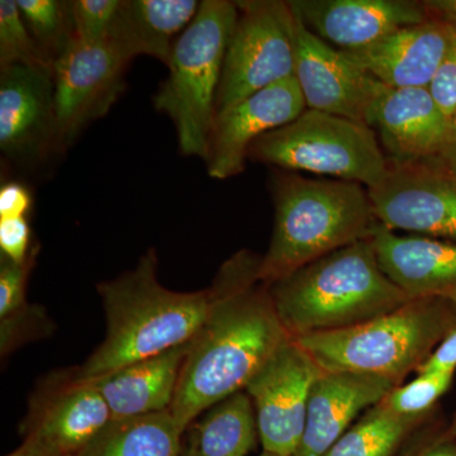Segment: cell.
I'll return each instance as SVG.
<instances>
[{
  "mask_svg": "<svg viewBox=\"0 0 456 456\" xmlns=\"http://www.w3.org/2000/svg\"><path fill=\"white\" fill-rule=\"evenodd\" d=\"M261 257L241 250L218 270L206 322L191 340L170 408L180 431L241 391L290 336L259 278Z\"/></svg>",
  "mask_w": 456,
  "mask_h": 456,
  "instance_id": "6da1fadb",
  "label": "cell"
},
{
  "mask_svg": "<svg viewBox=\"0 0 456 456\" xmlns=\"http://www.w3.org/2000/svg\"><path fill=\"white\" fill-rule=\"evenodd\" d=\"M154 248L134 269L97 289L106 314V338L82 367L84 379L94 380L139 360L158 355L196 338L209 308L211 290L176 292L159 281Z\"/></svg>",
  "mask_w": 456,
  "mask_h": 456,
  "instance_id": "7a4b0ae2",
  "label": "cell"
},
{
  "mask_svg": "<svg viewBox=\"0 0 456 456\" xmlns=\"http://www.w3.org/2000/svg\"><path fill=\"white\" fill-rule=\"evenodd\" d=\"M270 188L274 230L259 266L260 281L268 285L336 250L371 239L380 224L368 189L359 183L274 171Z\"/></svg>",
  "mask_w": 456,
  "mask_h": 456,
  "instance_id": "3957f363",
  "label": "cell"
},
{
  "mask_svg": "<svg viewBox=\"0 0 456 456\" xmlns=\"http://www.w3.org/2000/svg\"><path fill=\"white\" fill-rule=\"evenodd\" d=\"M270 293L292 338L360 325L411 301L380 268L371 239L303 266Z\"/></svg>",
  "mask_w": 456,
  "mask_h": 456,
  "instance_id": "277c9868",
  "label": "cell"
},
{
  "mask_svg": "<svg viewBox=\"0 0 456 456\" xmlns=\"http://www.w3.org/2000/svg\"><path fill=\"white\" fill-rule=\"evenodd\" d=\"M446 297L411 299L368 322L294 338L325 371H351L401 386L456 326Z\"/></svg>",
  "mask_w": 456,
  "mask_h": 456,
  "instance_id": "5b68a950",
  "label": "cell"
},
{
  "mask_svg": "<svg viewBox=\"0 0 456 456\" xmlns=\"http://www.w3.org/2000/svg\"><path fill=\"white\" fill-rule=\"evenodd\" d=\"M236 2L203 0L193 22L174 45L167 77L152 98L175 127L180 154L204 160L216 118V98L231 35Z\"/></svg>",
  "mask_w": 456,
  "mask_h": 456,
  "instance_id": "8992f818",
  "label": "cell"
},
{
  "mask_svg": "<svg viewBox=\"0 0 456 456\" xmlns=\"http://www.w3.org/2000/svg\"><path fill=\"white\" fill-rule=\"evenodd\" d=\"M248 159L292 173L359 183L367 189L379 187L391 169L369 126L314 110L259 137Z\"/></svg>",
  "mask_w": 456,
  "mask_h": 456,
  "instance_id": "52a82bcc",
  "label": "cell"
},
{
  "mask_svg": "<svg viewBox=\"0 0 456 456\" xmlns=\"http://www.w3.org/2000/svg\"><path fill=\"white\" fill-rule=\"evenodd\" d=\"M216 98V114L296 77V16L289 2L241 0Z\"/></svg>",
  "mask_w": 456,
  "mask_h": 456,
  "instance_id": "ba28073f",
  "label": "cell"
},
{
  "mask_svg": "<svg viewBox=\"0 0 456 456\" xmlns=\"http://www.w3.org/2000/svg\"><path fill=\"white\" fill-rule=\"evenodd\" d=\"M323 369L288 338L246 386L264 452L294 456L301 444L311 389Z\"/></svg>",
  "mask_w": 456,
  "mask_h": 456,
  "instance_id": "9c48e42d",
  "label": "cell"
},
{
  "mask_svg": "<svg viewBox=\"0 0 456 456\" xmlns=\"http://www.w3.org/2000/svg\"><path fill=\"white\" fill-rule=\"evenodd\" d=\"M132 60L113 45L77 41L56 60L53 77L62 151L117 103Z\"/></svg>",
  "mask_w": 456,
  "mask_h": 456,
  "instance_id": "30bf717a",
  "label": "cell"
},
{
  "mask_svg": "<svg viewBox=\"0 0 456 456\" xmlns=\"http://www.w3.org/2000/svg\"><path fill=\"white\" fill-rule=\"evenodd\" d=\"M368 191L387 230L456 242V171L444 161L391 165L382 184Z\"/></svg>",
  "mask_w": 456,
  "mask_h": 456,
  "instance_id": "8fae6325",
  "label": "cell"
},
{
  "mask_svg": "<svg viewBox=\"0 0 456 456\" xmlns=\"http://www.w3.org/2000/svg\"><path fill=\"white\" fill-rule=\"evenodd\" d=\"M0 151L23 169L62 151L53 69L0 68Z\"/></svg>",
  "mask_w": 456,
  "mask_h": 456,
  "instance_id": "7c38bea8",
  "label": "cell"
},
{
  "mask_svg": "<svg viewBox=\"0 0 456 456\" xmlns=\"http://www.w3.org/2000/svg\"><path fill=\"white\" fill-rule=\"evenodd\" d=\"M112 421L94 380L77 369L56 371L38 384L20 434L57 454L73 456Z\"/></svg>",
  "mask_w": 456,
  "mask_h": 456,
  "instance_id": "4fadbf2b",
  "label": "cell"
},
{
  "mask_svg": "<svg viewBox=\"0 0 456 456\" xmlns=\"http://www.w3.org/2000/svg\"><path fill=\"white\" fill-rule=\"evenodd\" d=\"M367 125L391 165L445 161L452 145V119L428 88L384 86L369 108Z\"/></svg>",
  "mask_w": 456,
  "mask_h": 456,
  "instance_id": "5bb4252c",
  "label": "cell"
},
{
  "mask_svg": "<svg viewBox=\"0 0 456 456\" xmlns=\"http://www.w3.org/2000/svg\"><path fill=\"white\" fill-rule=\"evenodd\" d=\"M294 16L296 79L307 110L367 125L369 108L384 84L351 61L342 51L312 33L296 12Z\"/></svg>",
  "mask_w": 456,
  "mask_h": 456,
  "instance_id": "9a60e30c",
  "label": "cell"
},
{
  "mask_svg": "<svg viewBox=\"0 0 456 456\" xmlns=\"http://www.w3.org/2000/svg\"><path fill=\"white\" fill-rule=\"evenodd\" d=\"M305 110L299 84L290 77L216 114L204 159L207 173L218 180L239 175L255 141L293 122Z\"/></svg>",
  "mask_w": 456,
  "mask_h": 456,
  "instance_id": "2e32d148",
  "label": "cell"
},
{
  "mask_svg": "<svg viewBox=\"0 0 456 456\" xmlns=\"http://www.w3.org/2000/svg\"><path fill=\"white\" fill-rule=\"evenodd\" d=\"M302 22L335 49H364L402 27L419 25L434 13L412 0H292Z\"/></svg>",
  "mask_w": 456,
  "mask_h": 456,
  "instance_id": "e0dca14e",
  "label": "cell"
},
{
  "mask_svg": "<svg viewBox=\"0 0 456 456\" xmlns=\"http://www.w3.org/2000/svg\"><path fill=\"white\" fill-rule=\"evenodd\" d=\"M452 28V22L434 13L426 22L395 29L364 49L342 53L389 88H430L448 53Z\"/></svg>",
  "mask_w": 456,
  "mask_h": 456,
  "instance_id": "ac0fdd59",
  "label": "cell"
},
{
  "mask_svg": "<svg viewBox=\"0 0 456 456\" xmlns=\"http://www.w3.org/2000/svg\"><path fill=\"white\" fill-rule=\"evenodd\" d=\"M374 375L323 371L311 389L307 419L294 456H323L362 411L377 406L395 388Z\"/></svg>",
  "mask_w": 456,
  "mask_h": 456,
  "instance_id": "d6986e66",
  "label": "cell"
},
{
  "mask_svg": "<svg viewBox=\"0 0 456 456\" xmlns=\"http://www.w3.org/2000/svg\"><path fill=\"white\" fill-rule=\"evenodd\" d=\"M371 242L380 268L408 298H448L456 292V242L398 235L382 224Z\"/></svg>",
  "mask_w": 456,
  "mask_h": 456,
  "instance_id": "ffe728a7",
  "label": "cell"
},
{
  "mask_svg": "<svg viewBox=\"0 0 456 456\" xmlns=\"http://www.w3.org/2000/svg\"><path fill=\"white\" fill-rule=\"evenodd\" d=\"M191 344L189 341L94 379L112 419L170 411Z\"/></svg>",
  "mask_w": 456,
  "mask_h": 456,
  "instance_id": "44dd1931",
  "label": "cell"
},
{
  "mask_svg": "<svg viewBox=\"0 0 456 456\" xmlns=\"http://www.w3.org/2000/svg\"><path fill=\"white\" fill-rule=\"evenodd\" d=\"M259 437L250 395L235 393L185 428L180 456H248Z\"/></svg>",
  "mask_w": 456,
  "mask_h": 456,
  "instance_id": "7402d4cb",
  "label": "cell"
},
{
  "mask_svg": "<svg viewBox=\"0 0 456 456\" xmlns=\"http://www.w3.org/2000/svg\"><path fill=\"white\" fill-rule=\"evenodd\" d=\"M182 436L170 411L112 419L73 456H180Z\"/></svg>",
  "mask_w": 456,
  "mask_h": 456,
  "instance_id": "603a6c76",
  "label": "cell"
},
{
  "mask_svg": "<svg viewBox=\"0 0 456 456\" xmlns=\"http://www.w3.org/2000/svg\"><path fill=\"white\" fill-rule=\"evenodd\" d=\"M197 0H125L128 40L134 56L167 65L174 45L193 22Z\"/></svg>",
  "mask_w": 456,
  "mask_h": 456,
  "instance_id": "cb8c5ba5",
  "label": "cell"
},
{
  "mask_svg": "<svg viewBox=\"0 0 456 456\" xmlns=\"http://www.w3.org/2000/svg\"><path fill=\"white\" fill-rule=\"evenodd\" d=\"M422 421L395 415L380 402L369 408L323 456H395Z\"/></svg>",
  "mask_w": 456,
  "mask_h": 456,
  "instance_id": "d4e9b609",
  "label": "cell"
},
{
  "mask_svg": "<svg viewBox=\"0 0 456 456\" xmlns=\"http://www.w3.org/2000/svg\"><path fill=\"white\" fill-rule=\"evenodd\" d=\"M27 28L53 66L56 60L77 41L73 2L65 0H17Z\"/></svg>",
  "mask_w": 456,
  "mask_h": 456,
  "instance_id": "484cf974",
  "label": "cell"
},
{
  "mask_svg": "<svg viewBox=\"0 0 456 456\" xmlns=\"http://www.w3.org/2000/svg\"><path fill=\"white\" fill-rule=\"evenodd\" d=\"M73 18L77 42L113 45L134 59L128 44L125 0H75Z\"/></svg>",
  "mask_w": 456,
  "mask_h": 456,
  "instance_id": "4316f807",
  "label": "cell"
},
{
  "mask_svg": "<svg viewBox=\"0 0 456 456\" xmlns=\"http://www.w3.org/2000/svg\"><path fill=\"white\" fill-rule=\"evenodd\" d=\"M37 251L25 264H17L0 256V331L13 334L40 318L41 312L31 307L26 299V285Z\"/></svg>",
  "mask_w": 456,
  "mask_h": 456,
  "instance_id": "83f0119b",
  "label": "cell"
},
{
  "mask_svg": "<svg viewBox=\"0 0 456 456\" xmlns=\"http://www.w3.org/2000/svg\"><path fill=\"white\" fill-rule=\"evenodd\" d=\"M53 69L27 28L17 0L0 2V68L5 66Z\"/></svg>",
  "mask_w": 456,
  "mask_h": 456,
  "instance_id": "f1b7e54d",
  "label": "cell"
},
{
  "mask_svg": "<svg viewBox=\"0 0 456 456\" xmlns=\"http://www.w3.org/2000/svg\"><path fill=\"white\" fill-rule=\"evenodd\" d=\"M454 373L417 375L412 382L395 387L382 404L395 415L424 419L426 413L448 391Z\"/></svg>",
  "mask_w": 456,
  "mask_h": 456,
  "instance_id": "f546056e",
  "label": "cell"
},
{
  "mask_svg": "<svg viewBox=\"0 0 456 456\" xmlns=\"http://www.w3.org/2000/svg\"><path fill=\"white\" fill-rule=\"evenodd\" d=\"M37 250V246L32 242L28 217L0 220V256L25 264Z\"/></svg>",
  "mask_w": 456,
  "mask_h": 456,
  "instance_id": "4dcf8cb0",
  "label": "cell"
},
{
  "mask_svg": "<svg viewBox=\"0 0 456 456\" xmlns=\"http://www.w3.org/2000/svg\"><path fill=\"white\" fill-rule=\"evenodd\" d=\"M452 23L454 28L448 53L428 89L441 110L452 119L456 110V23Z\"/></svg>",
  "mask_w": 456,
  "mask_h": 456,
  "instance_id": "1f68e13d",
  "label": "cell"
},
{
  "mask_svg": "<svg viewBox=\"0 0 456 456\" xmlns=\"http://www.w3.org/2000/svg\"><path fill=\"white\" fill-rule=\"evenodd\" d=\"M33 206L31 191L22 183L7 180L0 187V220L28 217Z\"/></svg>",
  "mask_w": 456,
  "mask_h": 456,
  "instance_id": "d6a6232c",
  "label": "cell"
},
{
  "mask_svg": "<svg viewBox=\"0 0 456 456\" xmlns=\"http://www.w3.org/2000/svg\"><path fill=\"white\" fill-rule=\"evenodd\" d=\"M456 326L435 347L424 364L417 369V375L455 373Z\"/></svg>",
  "mask_w": 456,
  "mask_h": 456,
  "instance_id": "836d02e7",
  "label": "cell"
},
{
  "mask_svg": "<svg viewBox=\"0 0 456 456\" xmlns=\"http://www.w3.org/2000/svg\"><path fill=\"white\" fill-rule=\"evenodd\" d=\"M402 456H456V443L452 440H436L411 446Z\"/></svg>",
  "mask_w": 456,
  "mask_h": 456,
  "instance_id": "e575fe53",
  "label": "cell"
},
{
  "mask_svg": "<svg viewBox=\"0 0 456 456\" xmlns=\"http://www.w3.org/2000/svg\"><path fill=\"white\" fill-rule=\"evenodd\" d=\"M5 456H61L57 454V452H53L46 446L42 445V444L37 443V441H33L29 439L23 440L22 445L20 448L12 452L11 454Z\"/></svg>",
  "mask_w": 456,
  "mask_h": 456,
  "instance_id": "d590c367",
  "label": "cell"
},
{
  "mask_svg": "<svg viewBox=\"0 0 456 456\" xmlns=\"http://www.w3.org/2000/svg\"><path fill=\"white\" fill-rule=\"evenodd\" d=\"M425 4L437 16L456 23V0H428Z\"/></svg>",
  "mask_w": 456,
  "mask_h": 456,
  "instance_id": "8d00e7d4",
  "label": "cell"
},
{
  "mask_svg": "<svg viewBox=\"0 0 456 456\" xmlns=\"http://www.w3.org/2000/svg\"><path fill=\"white\" fill-rule=\"evenodd\" d=\"M450 169L456 171V110L454 116H452V145H450V150L448 152V156H446L445 161H444Z\"/></svg>",
  "mask_w": 456,
  "mask_h": 456,
  "instance_id": "74e56055",
  "label": "cell"
},
{
  "mask_svg": "<svg viewBox=\"0 0 456 456\" xmlns=\"http://www.w3.org/2000/svg\"><path fill=\"white\" fill-rule=\"evenodd\" d=\"M260 456H281V455L272 454V452H264L263 454H261Z\"/></svg>",
  "mask_w": 456,
  "mask_h": 456,
  "instance_id": "f35d334b",
  "label": "cell"
},
{
  "mask_svg": "<svg viewBox=\"0 0 456 456\" xmlns=\"http://www.w3.org/2000/svg\"><path fill=\"white\" fill-rule=\"evenodd\" d=\"M448 298L452 299V301H454L456 303V292L452 293V296L448 297Z\"/></svg>",
  "mask_w": 456,
  "mask_h": 456,
  "instance_id": "ab89813d",
  "label": "cell"
},
{
  "mask_svg": "<svg viewBox=\"0 0 456 456\" xmlns=\"http://www.w3.org/2000/svg\"><path fill=\"white\" fill-rule=\"evenodd\" d=\"M452 435H454V436H456V422L454 424V428H452Z\"/></svg>",
  "mask_w": 456,
  "mask_h": 456,
  "instance_id": "60d3db41",
  "label": "cell"
}]
</instances>
